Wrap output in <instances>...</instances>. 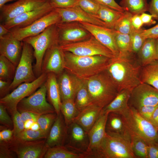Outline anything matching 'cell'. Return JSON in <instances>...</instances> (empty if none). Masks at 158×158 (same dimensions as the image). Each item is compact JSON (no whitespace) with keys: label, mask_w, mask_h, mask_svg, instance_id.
I'll return each instance as SVG.
<instances>
[{"label":"cell","mask_w":158,"mask_h":158,"mask_svg":"<svg viewBox=\"0 0 158 158\" xmlns=\"http://www.w3.org/2000/svg\"><path fill=\"white\" fill-rule=\"evenodd\" d=\"M140 16L143 25L150 26L156 23V21L153 19V16L151 14L144 12L140 14Z\"/></svg>","instance_id":"6f0895ef"},{"label":"cell","mask_w":158,"mask_h":158,"mask_svg":"<svg viewBox=\"0 0 158 158\" xmlns=\"http://www.w3.org/2000/svg\"><path fill=\"white\" fill-rule=\"evenodd\" d=\"M133 15L125 11L123 15L116 23L113 29L123 34L130 35L135 30L131 22Z\"/></svg>","instance_id":"74e56055"},{"label":"cell","mask_w":158,"mask_h":158,"mask_svg":"<svg viewBox=\"0 0 158 158\" xmlns=\"http://www.w3.org/2000/svg\"><path fill=\"white\" fill-rule=\"evenodd\" d=\"M78 6L87 13L97 18L100 5L93 0H79Z\"/></svg>","instance_id":"7bdbcfd3"},{"label":"cell","mask_w":158,"mask_h":158,"mask_svg":"<svg viewBox=\"0 0 158 158\" xmlns=\"http://www.w3.org/2000/svg\"><path fill=\"white\" fill-rule=\"evenodd\" d=\"M47 75V74L43 73L33 81L20 84L11 93L1 98L0 103L11 114L17 110V105L21 100L32 95L44 83Z\"/></svg>","instance_id":"52a82bcc"},{"label":"cell","mask_w":158,"mask_h":158,"mask_svg":"<svg viewBox=\"0 0 158 158\" xmlns=\"http://www.w3.org/2000/svg\"><path fill=\"white\" fill-rule=\"evenodd\" d=\"M13 129H4L0 132V142H8L13 137Z\"/></svg>","instance_id":"11a10c76"},{"label":"cell","mask_w":158,"mask_h":158,"mask_svg":"<svg viewBox=\"0 0 158 158\" xmlns=\"http://www.w3.org/2000/svg\"><path fill=\"white\" fill-rule=\"evenodd\" d=\"M79 23L92 36L117 57L119 55V52L114 38V29L87 23Z\"/></svg>","instance_id":"44dd1931"},{"label":"cell","mask_w":158,"mask_h":158,"mask_svg":"<svg viewBox=\"0 0 158 158\" xmlns=\"http://www.w3.org/2000/svg\"><path fill=\"white\" fill-rule=\"evenodd\" d=\"M12 82L0 79V98L7 95V93L10 91L9 86Z\"/></svg>","instance_id":"9f6ffc18"},{"label":"cell","mask_w":158,"mask_h":158,"mask_svg":"<svg viewBox=\"0 0 158 158\" xmlns=\"http://www.w3.org/2000/svg\"><path fill=\"white\" fill-rule=\"evenodd\" d=\"M68 126L61 112L52 126L47 138L46 144L48 148L64 145L68 134Z\"/></svg>","instance_id":"cb8c5ba5"},{"label":"cell","mask_w":158,"mask_h":158,"mask_svg":"<svg viewBox=\"0 0 158 158\" xmlns=\"http://www.w3.org/2000/svg\"><path fill=\"white\" fill-rule=\"evenodd\" d=\"M141 34L146 39H156L158 38V23L151 28L147 29H143Z\"/></svg>","instance_id":"681fc988"},{"label":"cell","mask_w":158,"mask_h":158,"mask_svg":"<svg viewBox=\"0 0 158 158\" xmlns=\"http://www.w3.org/2000/svg\"><path fill=\"white\" fill-rule=\"evenodd\" d=\"M155 47L156 59L158 60V38L156 39Z\"/></svg>","instance_id":"e7e4bbea"},{"label":"cell","mask_w":158,"mask_h":158,"mask_svg":"<svg viewBox=\"0 0 158 158\" xmlns=\"http://www.w3.org/2000/svg\"><path fill=\"white\" fill-rule=\"evenodd\" d=\"M56 25L59 44L80 42L87 40L92 36L78 22H60Z\"/></svg>","instance_id":"4fadbf2b"},{"label":"cell","mask_w":158,"mask_h":158,"mask_svg":"<svg viewBox=\"0 0 158 158\" xmlns=\"http://www.w3.org/2000/svg\"><path fill=\"white\" fill-rule=\"evenodd\" d=\"M60 111L67 126L73 122L79 112L75 106V100L72 99L62 101Z\"/></svg>","instance_id":"e575fe53"},{"label":"cell","mask_w":158,"mask_h":158,"mask_svg":"<svg viewBox=\"0 0 158 158\" xmlns=\"http://www.w3.org/2000/svg\"><path fill=\"white\" fill-rule=\"evenodd\" d=\"M132 149L136 158H147L148 145L142 139L135 136H131Z\"/></svg>","instance_id":"f35d334b"},{"label":"cell","mask_w":158,"mask_h":158,"mask_svg":"<svg viewBox=\"0 0 158 158\" xmlns=\"http://www.w3.org/2000/svg\"><path fill=\"white\" fill-rule=\"evenodd\" d=\"M154 19L158 21V0H151L148 4V11Z\"/></svg>","instance_id":"f5cc1de1"},{"label":"cell","mask_w":158,"mask_h":158,"mask_svg":"<svg viewBox=\"0 0 158 158\" xmlns=\"http://www.w3.org/2000/svg\"><path fill=\"white\" fill-rule=\"evenodd\" d=\"M64 51V70L82 80L106 70L112 59L102 55L78 56Z\"/></svg>","instance_id":"7a4b0ae2"},{"label":"cell","mask_w":158,"mask_h":158,"mask_svg":"<svg viewBox=\"0 0 158 158\" xmlns=\"http://www.w3.org/2000/svg\"><path fill=\"white\" fill-rule=\"evenodd\" d=\"M59 45L63 51L78 56L102 55L110 58L117 57L92 35L89 39L80 42Z\"/></svg>","instance_id":"9c48e42d"},{"label":"cell","mask_w":158,"mask_h":158,"mask_svg":"<svg viewBox=\"0 0 158 158\" xmlns=\"http://www.w3.org/2000/svg\"><path fill=\"white\" fill-rule=\"evenodd\" d=\"M150 122L158 130V106L154 111L150 119Z\"/></svg>","instance_id":"91938a15"},{"label":"cell","mask_w":158,"mask_h":158,"mask_svg":"<svg viewBox=\"0 0 158 158\" xmlns=\"http://www.w3.org/2000/svg\"><path fill=\"white\" fill-rule=\"evenodd\" d=\"M7 109L2 104L0 103V123L6 127L13 128V123L12 119L7 111Z\"/></svg>","instance_id":"bcb514c9"},{"label":"cell","mask_w":158,"mask_h":158,"mask_svg":"<svg viewBox=\"0 0 158 158\" xmlns=\"http://www.w3.org/2000/svg\"><path fill=\"white\" fill-rule=\"evenodd\" d=\"M30 129L34 130H37L40 129L39 125L37 122H33Z\"/></svg>","instance_id":"6125c7cd"},{"label":"cell","mask_w":158,"mask_h":158,"mask_svg":"<svg viewBox=\"0 0 158 158\" xmlns=\"http://www.w3.org/2000/svg\"><path fill=\"white\" fill-rule=\"evenodd\" d=\"M116 45L119 52L118 56L128 57L132 56L130 35L123 34L114 29Z\"/></svg>","instance_id":"1f68e13d"},{"label":"cell","mask_w":158,"mask_h":158,"mask_svg":"<svg viewBox=\"0 0 158 158\" xmlns=\"http://www.w3.org/2000/svg\"><path fill=\"white\" fill-rule=\"evenodd\" d=\"M54 10L59 14L61 22H85L110 28L105 22L87 13L78 6L66 8H54Z\"/></svg>","instance_id":"ffe728a7"},{"label":"cell","mask_w":158,"mask_h":158,"mask_svg":"<svg viewBox=\"0 0 158 158\" xmlns=\"http://www.w3.org/2000/svg\"><path fill=\"white\" fill-rule=\"evenodd\" d=\"M99 4L121 12L125 11L124 9L114 0H93Z\"/></svg>","instance_id":"c3c4849f"},{"label":"cell","mask_w":158,"mask_h":158,"mask_svg":"<svg viewBox=\"0 0 158 158\" xmlns=\"http://www.w3.org/2000/svg\"><path fill=\"white\" fill-rule=\"evenodd\" d=\"M108 114L102 112L88 132L89 145L87 152V158H94L104 140L106 134V124Z\"/></svg>","instance_id":"d6986e66"},{"label":"cell","mask_w":158,"mask_h":158,"mask_svg":"<svg viewBox=\"0 0 158 158\" xmlns=\"http://www.w3.org/2000/svg\"><path fill=\"white\" fill-rule=\"evenodd\" d=\"M54 8H66L78 6L79 0H49Z\"/></svg>","instance_id":"f6af8a7d"},{"label":"cell","mask_w":158,"mask_h":158,"mask_svg":"<svg viewBox=\"0 0 158 158\" xmlns=\"http://www.w3.org/2000/svg\"><path fill=\"white\" fill-rule=\"evenodd\" d=\"M61 20L59 13L54 9L28 26L13 29L10 31L16 39L22 41L27 38L39 34L49 26L60 22Z\"/></svg>","instance_id":"7c38bea8"},{"label":"cell","mask_w":158,"mask_h":158,"mask_svg":"<svg viewBox=\"0 0 158 158\" xmlns=\"http://www.w3.org/2000/svg\"><path fill=\"white\" fill-rule=\"evenodd\" d=\"M140 78L142 83L148 84L158 90V60L141 67Z\"/></svg>","instance_id":"f546056e"},{"label":"cell","mask_w":158,"mask_h":158,"mask_svg":"<svg viewBox=\"0 0 158 158\" xmlns=\"http://www.w3.org/2000/svg\"><path fill=\"white\" fill-rule=\"evenodd\" d=\"M147 158H158V142L148 144Z\"/></svg>","instance_id":"816d5d0a"},{"label":"cell","mask_w":158,"mask_h":158,"mask_svg":"<svg viewBox=\"0 0 158 158\" xmlns=\"http://www.w3.org/2000/svg\"><path fill=\"white\" fill-rule=\"evenodd\" d=\"M56 77L53 73H48L44 84L46 88L48 100L54 108L55 112L58 115L61 113V100Z\"/></svg>","instance_id":"484cf974"},{"label":"cell","mask_w":158,"mask_h":158,"mask_svg":"<svg viewBox=\"0 0 158 158\" xmlns=\"http://www.w3.org/2000/svg\"><path fill=\"white\" fill-rule=\"evenodd\" d=\"M103 109L92 104L80 111L73 122L88 132L99 116Z\"/></svg>","instance_id":"d4e9b609"},{"label":"cell","mask_w":158,"mask_h":158,"mask_svg":"<svg viewBox=\"0 0 158 158\" xmlns=\"http://www.w3.org/2000/svg\"><path fill=\"white\" fill-rule=\"evenodd\" d=\"M17 0H0V8L6 4L7 3Z\"/></svg>","instance_id":"be15d7a7"},{"label":"cell","mask_w":158,"mask_h":158,"mask_svg":"<svg viewBox=\"0 0 158 158\" xmlns=\"http://www.w3.org/2000/svg\"><path fill=\"white\" fill-rule=\"evenodd\" d=\"M23 42L16 39L10 32L0 37V54L6 57L16 66L19 61Z\"/></svg>","instance_id":"7402d4cb"},{"label":"cell","mask_w":158,"mask_h":158,"mask_svg":"<svg viewBox=\"0 0 158 158\" xmlns=\"http://www.w3.org/2000/svg\"><path fill=\"white\" fill-rule=\"evenodd\" d=\"M131 22L133 27L136 30L140 29L143 25L140 14L133 15L131 18Z\"/></svg>","instance_id":"680465c9"},{"label":"cell","mask_w":158,"mask_h":158,"mask_svg":"<svg viewBox=\"0 0 158 158\" xmlns=\"http://www.w3.org/2000/svg\"><path fill=\"white\" fill-rule=\"evenodd\" d=\"M45 139L27 141L13 136L7 142L10 150L15 153L18 158H42L48 148Z\"/></svg>","instance_id":"30bf717a"},{"label":"cell","mask_w":158,"mask_h":158,"mask_svg":"<svg viewBox=\"0 0 158 158\" xmlns=\"http://www.w3.org/2000/svg\"><path fill=\"white\" fill-rule=\"evenodd\" d=\"M64 70L57 78L61 102L70 99L75 100L82 80Z\"/></svg>","instance_id":"603a6c76"},{"label":"cell","mask_w":158,"mask_h":158,"mask_svg":"<svg viewBox=\"0 0 158 158\" xmlns=\"http://www.w3.org/2000/svg\"><path fill=\"white\" fill-rule=\"evenodd\" d=\"M9 149L7 142H0V158H12L14 156Z\"/></svg>","instance_id":"f907efd6"},{"label":"cell","mask_w":158,"mask_h":158,"mask_svg":"<svg viewBox=\"0 0 158 158\" xmlns=\"http://www.w3.org/2000/svg\"><path fill=\"white\" fill-rule=\"evenodd\" d=\"M143 29L135 30L130 34L131 49L133 54H137L146 39L141 34Z\"/></svg>","instance_id":"b9f144b4"},{"label":"cell","mask_w":158,"mask_h":158,"mask_svg":"<svg viewBox=\"0 0 158 158\" xmlns=\"http://www.w3.org/2000/svg\"><path fill=\"white\" fill-rule=\"evenodd\" d=\"M75 103L79 112L92 104L86 85L83 80H82L81 83L76 93Z\"/></svg>","instance_id":"d590c367"},{"label":"cell","mask_w":158,"mask_h":158,"mask_svg":"<svg viewBox=\"0 0 158 158\" xmlns=\"http://www.w3.org/2000/svg\"><path fill=\"white\" fill-rule=\"evenodd\" d=\"M106 132L104 140L94 158H136L130 135Z\"/></svg>","instance_id":"277c9868"},{"label":"cell","mask_w":158,"mask_h":158,"mask_svg":"<svg viewBox=\"0 0 158 158\" xmlns=\"http://www.w3.org/2000/svg\"><path fill=\"white\" fill-rule=\"evenodd\" d=\"M11 115L13 123V136L14 137L25 129L24 123L21 119L20 113L17 110Z\"/></svg>","instance_id":"ee69618b"},{"label":"cell","mask_w":158,"mask_h":158,"mask_svg":"<svg viewBox=\"0 0 158 158\" xmlns=\"http://www.w3.org/2000/svg\"><path fill=\"white\" fill-rule=\"evenodd\" d=\"M118 56L112 58L106 70L118 92L124 90H132L142 83L141 66L133 63L131 57Z\"/></svg>","instance_id":"6da1fadb"},{"label":"cell","mask_w":158,"mask_h":158,"mask_svg":"<svg viewBox=\"0 0 158 158\" xmlns=\"http://www.w3.org/2000/svg\"><path fill=\"white\" fill-rule=\"evenodd\" d=\"M64 51L59 43L56 44L46 51L42 62V73H54L57 76L64 70Z\"/></svg>","instance_id":"2e32d148"},{"label":"cell","mask_w":158,"mask_h":158,"mask_svg":"<svg viewBox=\"0 0 158 158\" xmlns=\"http://www.w3.org/2000/svg\"><path fill=\"white\" fill-rule=\"evenodd\" d=\"M156 39H146L137 54L142 67L146 66L156 60L155 51Z\"/></svg>","instance_id":"f1b7e54d"},{"label":"cell","mask_w":158,"mask_h":158,"mask_svg":"<svg viewBox=\"0 0 158 158\" xmlns=\"http://www.w3.org/2000/svg\"><path fill=\"white\" fill-rule=\"evenodd\" d=\"M124 12L117 11L100 5L97 18L105 22L111 29Z\"/></svg>","instance_id":"d6a6232c"},{"label":"cell","mask_w":158,"mask_h":158,"mask_svg":"<svg viewBox=\"0 0 158 158\" xmlns=\"http://www.w3.org/2000/svg\"><path fill=\"white\" fill-rule=\"evenodd\" d=\"M54 9L48 1L38 8L24 13L4 22L3 24L10 30L24 28L30 25Z\"/></svg>","instance_id":"9a60e30c"},{"label":"cell","mask_w":158,"mask_h":158,"mask_svg":"<svg viewBox=\"0 0 158 158\" xmlns=\"http://www.w3.org/2000/svg\"><path fill=\"white\" fill-rule=\"evenodd\" d=\"M57 116L56 112L40 115L37 122L40 129L48 135Z\"/></svg>","instance_id":"60d3db41"},{"label":"cell","mask_w":158,"mask_h":158,"mask_svg":"<svg viewBox=\"0 0 158 158\" xmlns=\"http://www.w3.org/2000/svg\"><path fill=\"white\" fill-rule=\"evenodd\" d=\"M48 135L40 129L37 130L31 129H25L15 136L13 137L21 140L32 141L46 139Z\"/></svg>","instance_id":"ab89813d"},{"label":"cell","mask_w":158,"mask_h":158,"mask_svg":"<svg viewBox=\"0 0 158 158\" xmlns=\"http://www.w3.org/2000/svg\"><path fill=\"white\" fill-rule=\"evenodd\" d=\"M158 106H145L136 109L140 115L143 118L150 122L152 114Z\"/></svg>","instance_id":"7dc6e473"},{"label":"cell","mask_w":158,"mask_h":158,"mask_svg":"<svg viewBox=\"0 0 158 158\" xmlns=\"http://www.w3.org/2000/svg\"><path fill=\"white\" fill-rule=\"evenodd\" d=\"M68 126L65 146L76 152L85 154L89 145L88 132L78 124L72 122Z\"/></svg>","instance_id":"ac0fdd59"},{"label":"cell","mask_w":158,"mask_h":158,"mask_svg":"<svg viewBox=\"0 0 158 158\" xmlns=\"http://www.w3.org/2000/svg\"><path fill=\"white\" fill-rule=\"evenodd\" d=\"M83 80L86 85L92 104L102 108L109 104L118 92L106 70Z\"/></svg>","instance_id":"3957f363"},{"label":"cell","mask_w":158,"mask_h":158,"mask_svg":"<svg viewBox=\"0 0 158 158\" xmlns=\"http://www.w3.org/2000/svg\"><path fill=\"white\" fill-rule=\"evenodd\" d=\"M21 119L24 122L30 120L34 122H37L40 115L30 111H23L20 113Z\"/></svg>","instance_id":"db71d44e"},{"label":"cell","mask_w":158,"mask_h":158,"mask_svg":"<svg viewBox=\"0 0 158 158\" xmlns=\"http://www.w3.org/2000/svg\"><path fill=\"white\" fill-rule=\"evenodd\" d=\"M23 41L30 44L34 49L36 62L33 70L37 78L42 73V62L46 51L53 45L59 43L56 24L49 26L39 34L27 38Z\"/></svg>","instance_id":"8992f818"},{"label":"cell","mask_w":158,"mask_h":158,"mask_svg":"<svg viewBox=\"0 0 158 158\" xmlns=\"http://www.w3.org/2000/svg\"><path fill=\"white\" fill-rule=\"evenodd\" d=\"M47 89L44 83L30 96L21 100L17 107L20 113L30 111L40 115L55 112L53 106L47 101Z\"/></svg>","instance_id":"8fae6325"},{"label":"cell","mask_w":158,"mask_h":158,"mask_svg":"<svg viewBox=\"0 0 158 158\" xmlns=\"http://www.w3.org/2000/svg\"><path fill=\"white\" fill-rule=\"evenodd\" d=\"M131 91L124 90L119 91L115 97L107 105L103 108V113L115 112L122 114L130 108L128 104Z\"/></svg>","instance_id":"4316f807"},{"label":"cell","mask_w":158,"mask_h":158,"mask_svg":"<svg viewBox=\"0 0 158 158\" xmlns=\"http://www.w3.org/2000/svg\"><path fill=\"white\" fill-rule=\"evenodd\" d=\"M23 42L20 58L14 78L10 85V90H14L23 83L32 82L37 78L32 68L34 56L32 47L27 43Z\"/></svg>","instance_id":"ba28073f"},{"label":"cell","mask_w":158,"mask_h":158,"mask_svg":"<svg viewBox=\"0 0 158 158\" xmlns=\"http://www.w3.org/2000/svg\"><path fill=\"white\" fill-rule=\"evenodd\" d=\"M10 32V30L6 28L3 24H0V37L6 35Z\"/></svg>","instance_id":"94428289"},{"label":"cell","mask_w":158,"mask_h":158,"mask_svg":"<svg viewBox=\"0 0 158 158\" xmlns=\"http://www.w3.org/2000/svg\"><path fill=\"white\" fill-rule=\"evenodd\" d=\"M44 158H87V155L72 150L65 145L48 148Z\"/></svg>","instance_id":"4dcf8cb0"},{"label":"cell","mask_w":158,"mask_h":158,"mask_svg":"<svg viewBox=\"0 0 158 158\" xmlns=\"http://www.w3.org/2000/svg\"><path fill=\"white\" fill-rule=\"evenodd\" d=\"M47 1L43 0H17L0 8V20L4 23L24 13L35 9Z\"/></svg>","instance_id":"e0dca14e"},{"label":"cell","mask_w":158,"mask_h":158,"mask_svg":"<svg viewBox=\"0 0 158 158\" xmlns=\"http://www.w3.org/2000/svg\"><path fill=\"white\" fill-rule=\"evenodd\" d=\"M119 5L124 9L125 11L133 15H140L148 11L147 0H121Z\"/></svg>","instance_id":"836d02e7"},{"label":"cell","mask_w":158,"mask_h":158,"mask_svg":"<svg viewBox=\"0 0 158 158\" xmlns=\"http://www.w3.org/2000/svg\"><path fill=\"white\" fill-rule=\"evenodd\" d=\"M43 0L46 1H49V0Z\"/></svg>","instance_id":"03108f58"},{"label":"cell","mask_w":158,"mask_h":158,"mask_svg":"<svg viewBox=\"0 0 158 158\" xmlns=\"http://www.w3.org/2000/svg\"><path fill=\"white\" fill-rule=\"evenodd\" d=\"M16 66L5 57L0 55V79L12 81L14 78Z\"/></svg>","instance_id":"8d00e7d4"},{"label":"cell","mask_w":158,"mask_h":158,"mask_svg":"<svg viewBox=\"0 0 158 158\" xmlns=\"http://www.w3.org/2000/svg\"><path fill=\"white\" fill-rule=\"evenodd\" d=\"M121 114L130 136L140 137L147 145L158 142V130L150 121L141 116L135 108L130 106L127 111Z\"/></svg>","instance_id":"5b68a950"},{"label":"cell","mask_w":158,"mask_h":158,"mask_svg":"<svg viewBox=\"0 0 158 158\" xmlns=\"http://www.w3.org/2000/svg\"><path fill=\"white\" fill-rule=\"evenodd\" d=\"M129 102L130 106L135 109L143 106L158 105V90L142 83L131 92Z\"/></svg>","instance_id":"5bb4252c"},{"label":"cell","mask_w":158,"mask_h":158,"mask_svg":"<svg viewBox=\"0 0 158 158\" xmlns=\"http://www.w3.org/2000/svg\"><path fill=\"white\" fill-rule=\"evenodd\" d=\"M105 129L106 132L130 135L123 116L118 113L112 112L108 114Z\"/></svg>","instance_id":"83f0119b"}]
</instances>
